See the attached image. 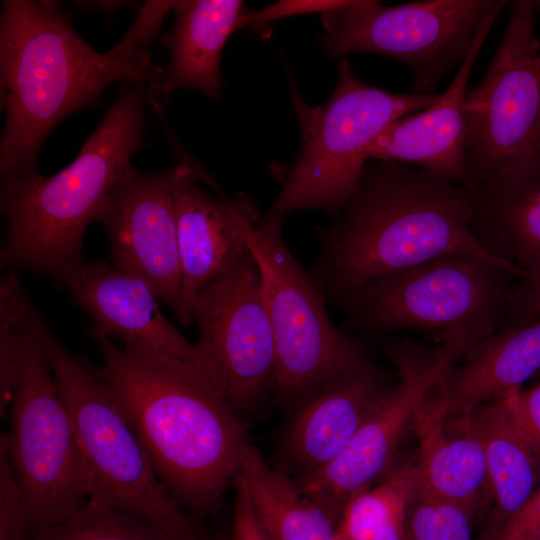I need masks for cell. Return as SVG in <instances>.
I'll return each instance as SVG.
<instances>
[{
  "mask_svg": "<svg viewBox=\"0 0 540 540\" xmlns=\"http://www.w3.org/2000/svg\"><path fill=\"white\" fill-rule=\"evenodd\" d=\"M0 19L1 179L36 171L50 132L67 116L98 106L105 89L124 81L137 87L161 71L148 45L161 20L147 10L121 42L96 51L52 1L5 0Z\"/></svg>",
  "mask_w": 540,
  "mask_h": 540,
  "instance_id": "6da1fadb",
  "label": "cell"
},
{
  "mask_svg": "<svg viewBox=\"0 0 540 540\" xmlns=\"http://www.w3.org/2000/svg\"><path fill=\"white\" fill-rule=\"evenodd\" d=\"M477 212V194L449 178L399 162L366 163L340 218L318 228L320 253L309 271L329 301L378 277L453 254L522 278L516 265L479 240Z\"/></svg>",
  "mask_w": 540,
  "mask_h": 540,
  "instance_id": "7a4b0ae2",
  "label": "cell"
},
{
  "mask_svg": "<svg viewBox=\"0 0 540 540\" xmlns=\"http://www.w3.org/2000/svg\"><path fill=\"white\" fill-rule=\"evenodd\" d=\"M90 335L103 357L96 372L160 480L199 523L218 509L250 445L238 412L206 372Z\"/></svg>",
  "mask_w": 540,
  "mask_h": 540,
  "instance_id": "3957f363",
  "label": "cell"
},
{
  "mask_svg": "<svg viewBox=\"0 0 540 540\" xmlns=\"http://www.w3.org/2000/svg\"><path fill=\"white\" fill-rule=\"evenodd\" d=\"M139 87L123 88L76 158L52 176L37 170L1 179L8 228L2 269H25L66 281L86 262L83 239L110 190L143 146L146 124Z\"/></svg>",
  "mask_w": 540,
  "mask_h": 540,
  "instance_id": "277c9868",
  "label": "cell"
},
{
  "mask_svg": "<svg viewBox=\"0 0 540 540\" xmlns=\"http://www.w3.org/2000/svg\"><path fill=\"white\" fill-rule=\"evenodd\" d=\"M42 337L90 479L88 498L122 511L165 540H212L156 474L111 389L44 324Z\"/></svg>",
  "mask_w": 540,
  "mask_h": 540,
  "instance_id": "5b68a950",
  "label": "cell"
},
{
  "mask_svg": "<svg viewBox=\"0 0 540 540\" xmlns=\"http://www.w3.org/2000/svg\"><path fill=\"white\" fill-rule=\"evenodd\" d=\"M441 93H394L362 82L346 59L329 100L311 107L292 87L302 152L270 211L284 218L300 209L330 216L343 210L368 162L366 151L394 121L432 106Z\"/></svg>",
  "mask_w": 540,
  "mask_h": 540,
  "instance_id": "8992f818",
  "label": "cell"
},
{
  "mask_svg": "<svg viewBox=\"0 0 540 540\" xmlns=\"http://www.w3.org/2000/svg\"><path fill=\"white\" fill-rule=\"evenodd\" d=\"M32 306L21 330L20 367L1 437L21 490L29 535L58 523L90 494L87 467Z\"/></svg>",
  "mask_w": 540,
  "mask_h": 540,
  "instance_id": "52a82bcc",
  "label": "cell"
},
{
  "mask_svg": "<svg viewBox=\"0 0 540 540\" xmlns=\"http://www.w3.org/2000/svg\"><path fill=\"white\" fill-rule=\"evenodd\" d=\"M513 277L476 257L453 254L373 279L338 301L351 323L374 332L466 329L479 341L508 311Z\"/></svg>",
  "mask_w": 540,
  "mask_h": 540,
  "instance_id": "ba28073f",
  "label": "cell"
},
{
  "mask_svg": "<svg viewBox=\"0 0 540 540\" xmlns=\"http://www.w3.org/2000/svg\"><path fill=\"white\" fill-rule=\"evenodd\" d=\"M502 41L465 98L466 156L475 193L511 179L540 154V39L532 0L509 1Z\"/></svg>",
  "mask_w": 540,
  "mask_h": 540,
  "instance_id": "9c48e42d",
  "label": "cell"
},
{
  "mask_svg": "<svg viewBox=\"0 0 540 540\" xmlns=\"http://www.w3.org/2000/svg\"><path fill=\"white\" fill-rule=\"evenodd\" d=\"M283 222L267 213L249 229L247 244L260 269L274 338L276 397L290 401L368 359L362 343L331 321L323 290L285 242Z\"/></svg>",
  "mask_w": 540,
  "mask_h": 540,
  "instance_id": "30bf717a",
  "label": "cell"
},
{
  "mask_svg": "<svg viewBox=\"0 0 540 540\" xmlns=\"http://www.w3.org/2000/svg\"><path fill=\"white\" fill-rule=\"evenodd\" d=\"M475 342L469 331L456 329L443 334L434 348L407 339L393 344L387 356L398 371L399 384L383 396L332 462L292 478L298 491L326 509L337 523L351 497L393 468L398 448L425 399Z\"/></svg>",
  "mask_w": 540,
  "mask_h": 540,
  "instance_id": "8fae6325",
  "label": "cell"
},
{
  "mask_svg": "<svg viewBox=\"0 0 540 540\" xmlns=\"http://www.w3.org/2000/svg\"><path fill=\"white\" fill-rule=\"evenodd\" d=\"M500 0H429L383 6L361 1L347 12L322 15L319 38L334 57L354 52L381 54L408 65L416 93H434L459 66L476 32Z\"/></svg>",
  "mask_w": 540,
  "mask_h": 540,
  "instance_id": "7c38bea8",
  "label": "cell"
},
{
  "mask_svg": "<svg viewBox=\"0 0 540 540\" xmlns=\"http://www.w3.org/2000/svg\"><path fill=\"white\" fill-rule=\"evenodd\" d=\"M195 344L213 381L238 411L276 386L275 345L258 264L248 249L196 298Z\"/></svg>",
  "mask_w": 540,
  "mask_h": 540,
  "instance_id": "4fadbf2b",
  "label": "cell"
},
{
  "mask_svg": "<svg viewBox=\"0 0 540 540\" xmlns=\"http://www.w3.org/2000/svg\"><path fill=\"white\" fill-rule=\"evenodd\" d=\"M178 165L142 172L131 163L104 199L95 222L109 238L113 266L148 283L184 326L193 320L183 298L175 211Z\"/></svg>",
  "mask_w": 540,
  "mask_h": 540,
  "instance_id": "5bb4252c",
  "label": "cell"
},
{
  "mask_svg": "<svg viewBox=\"0 0 540 540\" xmlns=\"http://www.w3.org/2000/svg\"><path fill=\"white\" fill-rule=\"evenodd\" d=\"M65 285L73 301L90 316L89 333L115 337L129 352L198 369L211 377L195 344L167 320L159 298L140 277L94 260L86 262Z\"/></svg>",
  "mask_w": 540,
  "mask_h": 540,
  "instance_id": "9a60e30c",
  "label": "cell"
},
{
  "mask_svg": "<svg viewBox=\"0 0 540 540\" xmlns=\"http://www.w3.org/2000/svg\"><path fill=\"white\" fill-rule=\"evenodd\" d=\"M508 3L500 0L483 20L455 77L440 98L429 108L387 126L368 147L367 161L413 164L474 191L466 156L467 85L483 44Z\"/></svg>",
  "mask_w": 540,
  "mask_h": 540,
  "instance_id": "2e32d148",
  "label": "cell"
},
{
  "mask_svg": "<svg viewBox=\"0 0 540 540\" xmlns=\"http://www.w3.org/2000/svg\"><path fill=\"white\" fill-rule=\"evenodd\" d=\"M389 390L368 361L290 400L294 408L282 452L292 478L312 474L332 462Z\"/></svg>",
  "mask_w": 540,
  "mask_h": 540,
  "instance_id": "e0dca14e",
  "label": "cell"
},
{
  "mask_svg": "<svg viewBox=\"0 0 540 540\" xmlns=\"http://www.w3.org/2000/svg\"><path fill=\"white\" fill-rule=\"evenodd\" d=\"M198 180L194 166L178 164L174 188L178 246L183 298L193 322L196 298L249 249L248 231L261 218L248 195L217 200L197 185Z\"/></svg>",
  "mask_w": 540,
  "mask_h": 540,
  "instance_id": "ac0fdd59",
  "label": "cell"
},
{
  "mask_svg": "<svg viewBox=\"0 0 540 540\" xmlns=\"http://www.w3.org/2000/svg\"><path fill=\"white\" fill-rule=\"evenodd\" d=\"M174 10V27L161 36L170 61L148 88L147 97L157 110L179 88L196 90L212 100L220 97L221 52L229 36L239 29L245 9L239 0H193L176 1Z\"/></svg>",
  "mask_w": 540,
  "mask_h": 540,
  "instance_id": "d6986e66",
  "label": "cell"
},
{
  "mask_svg": "<svg viewBox=\"0 0 540 540\" xmlns=\"http://www.w3.org/2000/svg\"><path fill=\"white\" fill-rule=\"evenodd\" d=\"M442 378L412 424L419 443V485L474 516L486 495H490L484 452L465 418L448 416Z\"/></svg>",
  "mask_w": 540,
  "mask_h": 540,
  "instance_id": "ffe728a7",
  "label": "cell"
},
{
  "mask_svg": "<svg viewBox=\"0 0 540 540\" xmlns=\"http://www.w3.org/2000/svg\"><path fill=\"white\" fill-rule=\"evenodd\" d=\"M461 358L441 381L449 416L503 399L540 369V317L477 341Z\"/></svg>",
  "mask_w": 540,
  "mask_h": 540,
  "instance_id": "44dd1931",
  "label": "cell"
},
{
  "mask_svg": "<svg viewBox=\"0 0 540 540\" xmlns=\"http://www.w3.org/2000/svg\"><path fill=\"white\" fill-rule=\"evenodd\" d=\"M477 197V237L523 275V285L511 295V310L540 293V154L520 173Z\"/></svg>",
  "mask_w": 540,
  "mask_h": 540,
  "instance_id": "7402d4cb",
  "label": "cell"
},
{
  "mask_svg": "<svg viewBox=\"0 0 540 540\" xmlns=\"http://www.w3.org/2000/svg\"><path fill=\"white\" fill-rule=\"evenodd\" d=\"M462 416L484 452L499 534L540 485V460L513 425L502 400Z\"/></svg>",
  "mask_w": 540,
  "mask_h": 540,
  "instance_id": "603a6c76",
  "label": "cell"
},
{
  "mask_svg": "<svg viewBox=\"0 0 540 540\" xmlns=\"http://www.w3.org/2000/svg\"><path fill=\"white\" fill-rule=\"evenodd\" d=\"M234 482L246 491L269 540H339L326 509L302 495L292 478L271 467L251 444Z\"/></svg>",
  "mask_w": 540,
  "mask_h": 540,
  "instance_id": "cb8c5ba5",
  "label": "cell"
},
{
  "mask_svg": "<svg viewBox=\"0 0 540 540\" xmlns=\"http://www.w3.org/2000/svg\"><path fill=\"white\" fill-rule=\"evenodd\" d=\"M418 485L416 463L394 465L347 501L337 521L339 540H408L407 513Z\"/></svg>",
  "mask_w": 540,
  "mask_h": 540,
  "instance_id": "d4e9b609",
  "label": "cell"
},
{
  "mask_svg": "<svg viewBox=\"0 0 540 540\" xmlns=\"http://www.w3.org/2000/svg\"><path fill=\"white\" fill-rule=\"evenodd\" d=\"M27 540H165L142 521L87 498L62 521L29 535Z\"/></svg>",
  "mask_w": 540,
  "mask_h": 540,
  "instance_id": "484cf974",
  "label": "cell"
},
{
  "mask_svg": "<svg viewBox=\"0 0 540 540\" xmlns=\"http://www.w3.org/2000/svg\"><path fill=\"white\" fill-rule=\"evenodd\" d=\"M474 516L418 485L407 513L408 540H473Z\"/></svg>",
  "mask_w": 540,
  "mask_h": 540,
  "instance_id": "4316f807",
  "label": "cell"
},
{
  "mask_svg": "<svg viewBox=\"0 0 540 540\" xmlns=\"http://www.w3.org/2000/svg\"><path fill=\"white\" fill-rule=\"evenodd\" d=\"M29 527L21 490L0 441V540H27Z\"/></svg>",
  "mask_w": 540,
  "mask_h": 540,
  "instance_id": "83f0119b",
  "label": "cell"
},
{
  "mask_svg": "<svg viewBox=\"0 0 540 540\" xmlns=\"http://www.w3.org/2000/svg\"><path fill=\"white\" fill-rule=\"evenodd\" d=\"M360 3L359 0H283L257 11L245 9L238 27H262L275 20L300 14L347 12Z\"/></svg>",
  "mask_w": 540,
  "mask_h": 540,
  "instance_id": "f1b7e54d",
  "label": "cell"
},
{
  "mask_svg": "<svg viewBox=\"0 0 540 540\" xmlns=\"http://www.w3.org/2000/svg\"><path fill=\"white\" fill-rule=\"evenodd\" d=\"M27 318L28 316L0 315L1 413L12 402L20 367L21 330Z\"/></svg>",
  "mask_w": 540,
  "mask_h": 540,
  "instance_id": "f546056e",
  "label": "cell"
},
{
  "mask_svg": "<svg viewBox=\"0 0 540 540\" xmlns=\"http://www.w3.org/2000/svg\"><path fill=\"white\" fill-rule=\"evenodd\" d=\"M501 400L513 425L540 460V382Z\"/></svg>",
  "mask_w": 540,
  "mask_h": 540,
  "instance_id": "4dcf8cb0",
  "label": "cell"
},
{
  "mask_svg": "<svg viewBox=\"0 0 540 540\" xmlns=\"http://www.w3.org/2000/svg\"><path fill=\"white\" fill-rule=\"evenodd\" d=\"M540 539V485L502 527L495 540Z\"/></svg>",
  "mask_w": 540,
  "mask_h": 540,
  "instance_id": "1f68e13d",
  "label": "cell"
},
{
  "mask_svg": "<svg viewBox=\"0 0 540 540\" xmlns=\"http://www.w3.org/2000/svg\"><path fill=\"white\" fill-rule=\"evenodd\" d=\"M233 485L236 488V494L230 540H269L246 491L236 482Z\"/></svg>",
  "mask_w": 540,
  "mask_h": 540,
  "instance_id": "d6a6232c",
  "label": "cell"
},
{
  "mask_svg": "<svg viewBox=\"0 0 540 540\" xmlns=\"http://www.w3.org/2000/svg\"><path fill=\"white\" fill-rule=\"evenodd\" d=\"M514 317L513 325L526 323L540 317V293L509 312Z\"/></svg>",
  "mask_w": 540,
  "mask_h": 540,
  "instance_id": "836d02e7",
  "label": "cell"
},
{
  "mask_svg": "<svg viewBox=\"0 0 540 540\" xmlns=\"http://www.w3.org/2000/svg\"><path fill=\"white\" fill-rule=\"evenodd\" d=\"M534 8L536 12L540 13V0L533 1Z\"/></svg>",
  "mask_w": 540,
  "mask_h": 540,
  "instance_id": "e575fe53",
  "label": "cell"
},
{
  "mask_svg": "<svg viewBox=\"0 0 540 540\" xmlns=\"http://www.w3.org/2000/svg\"><path fill=\"white\" fill-rule=\"evenodd\" d=\"M527 540H540V539H527Z\"/></svg>",
  "mask_w": 540,
  "mask_h": 540,
  "instance_id": "d590c367",
  "label": "cell"
}]
</instances>
